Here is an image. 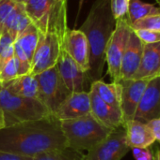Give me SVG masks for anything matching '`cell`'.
Here are the masks:
<instances>
[{
  "instance_id": "6da1fadb",
  "label": "cell",
  "mask_w": 160,
  "mask_h": 160,
  "mask_svg": "<svg viewBox=\"0 0 160 160\" xmlns=\"http://www.w3.org/2000/svg\"><path fill=\"white\" fill-rule=\"evenodd\" d=\"M66 146L60 121L53 114L40 120L5 127L0 130V151L11 155L33 158Z\"/></svg>"
},
{
  "instance_id": "7a4b0ae2",
  "label": "cell",
  "mask_w": 160,
  "mask_h": 160,
  "mask_svg": "<svg viewBox=\"0 0 160 160\" xmlns=\"http://www.w3.org/2000/svg\"><path fill=\"white\" fill-rule=\"evenodd\" d=\"M115 25L110 0H96L80 27L89 44V69L86 75L90 84L101 80L106 64L107 46Z\"/></svg>"
},
{
  "instance_id": "3957f363",
  "label": "cell",
  "mask_w": 160,
  "mask_h": 160,
  "mask_svg": "<svg viewBox=\"0 0 160 160\" xmlns=\"http://www.w3.org/2000/svg\"><path fill=\"white\" fill-rule=\"evenodd\" d=\"M60 127L67 146L83 153L105 140L112 130L101 124L91 113L75 119L60 121Z\"/></svg>"
},
{
  "instance_id": "277c9868",
  "label": "cell",
  "mask_w": 160,
  "mask_h": 160,
  "mask_svg": "<svg viewBox=\"0 0 160 160\" xmlns=\"http://www.w3.org/2000/svg\"><path fill=\"white\" fill-rule=\"evenodd\" d=\"M25 10L30 22L40 33H56L63 38L69 30L67 25V1L29 0Z\"/></svg>"
},
{
  "instance_id": "5b68a950",
  "label": "cell",
  "mask_w": 160,
  "mask_h": 160,
  "mask_svg": "<svg viewBox=\"0 0 160 160\" xmlns=\"http://www.w3.org/2000/svg\"><path fill=\"white\" fill-rule=\"evenodd\" d=\"M0 111L6 127L40 120L51 115L39 99L17 96L4 86L0 92Z\"/></svg>"
},
{
  "instance_id": "8992f818",
  "label": "cell",
  "mask_w": 160,
  "mask_h": 160,
  "mask_svg": "<svg viewBox=\"0 0 160 160\" xmlns=\"http://www.w3.org/2000/svg\"><path fill=\"white\" fill-rule=\"evenodd\" d=\"M132 31L127 17L116 20L114 31L108 40L106 50V63L108 74L112 82H119L121 80V66L124 52Z\"/></svg>"
},
{
  "instance_id": "52a82bcc",
  "label": "cell",
  "mask_w": 160,
  "mask_h": 160,
  "mask_svg": "<svg viewBox=\"0 0 160 160\" xmlns=\"http://www.w3.org/2000/svg\"><path fill=\"white\" fill-rule=\"evenodd\" d=\"M36 78L39 85L38 99L53 114L71 92L64 84L56 66L37 74Z\"/></svg>"
},
{
  "instance_id": "ba28073f",
  "label": "cell",
  "mask_w": 160,
  "mask_h": 160,
  "mask_svg": "<svg viewBox=\"0 0 160 160\" xmlns=\"http://www.w3.org/2000/svg\"><path fill=\"white\" fill-rule=\"evenodd\" d=\"M65 38L56 33H40L39 42L31 61L30 74L37 75L55 67L63 49Z\"/></svg>"
},
{
  "instance_id": "9c48e42d",
  "label": "cell",
  "mask_w": 160,
  "mask_h": 160,
  "mask_svg": "<svg viewBox=\"0 0 160 160\" xmlns=\"http://www.w3.org/2000/svg\"><path fill=\"white\" fill-rule=\"evenodd\" d=\"M124 126L112 129L108 136L85 154V160H122L129 152Z\"/></svg>"
},
{
  "instance_id": "30bf717a",
  "label": "cell",
  "mask_w": 160,
  "mask_h": 160,
  "mask_svg": "<svg viewBox=\"0 0 160 160\" xmlns=\"http://www.w3.org/2000/svg\"><path fill=\"white\" fill-rule=\"evenodd\" d=\"M56 67L64 84L71 93L84 91L89 92L87 90V85L90 84V82H88L86 72L69 56L63 49L60 52Z\"/></svg>"
},
{
  "instance_id": "8fae6325",
  "label": "cell",
  "mask_w": 160,
  "mask_h": 160,
  "mask_svg": "<svg viewBox=\"0 0 160 160\" xmlns=\"http://www.w3.org/2000/svg\"><path fill=\"white\" fill-rule=\"evenodd\" d=\"M148 80H121V112L124 123L134 120V116L148 83Z\"/></svg>"
},
{
  "instance_id": "7c38bea8",
  "label": "cell",
  "mask_w": 160,
  "mask_h": 160,
  "mask_svg": "<svg viewBox=\"0 0 160 160\" xmlns=\"http://www.w3.org/2000/svg\"><path fill=\"white\" fill-rule=\"evenodd\" d=\"M160 117V76L149 80L137 108L134 120L149 123Z\"/></svg>"
},
{
  "instance_id": "4fadbf2b",
  "label": "cell",
  "mask_w": 160,
  "mask_h": 160,
  "mask_svg": "<svg viewBox=\"0 0 160 160\" xmlns=\"http://www.w3.org/2000/svg\"><path fill=\"white\" fill-rule=\"evenodd\" d=\"M91 114L89 92L71 93L59 105L53 115L58 121L71 120Z\"/></svg>"
},
{
  "instance_id": "5bb4252c",
  "label": "cell",
  "mask_w": 160,
  "mask_h": 160,
  "mask_svg": "<svg viewBox=\"0 0 160 160\" xmlns=\"http://www.w3.org/2000/svg\"><path fill=\"white\" fill-rule=\"evenodd\" d=\"M63 50L87 73L89 69V44L86 35L80 30H68L63 41Z\"/></svg>"
},
{
  "instance_id": "9a60e30c",
  "label": "cell",
  "mask_w": 160,
  "mask_h": 160,
  "mask_svg": "<svg viewBox=\"0 0 160 160\" xmlns=\"http://www.w3.org/2000/svg\"><path fill=\"white\" fill-rule=\"evenodd\" d=\"M89 95L91 102V113L101 124L110 129H115L124 125L122 112L103 101L91 87L90 88Z\"/></svg>"
},
{
  "instance_id": "2e32d148",
  "label": "cell",
  "mask_w": 160,
  "mask_h": 160,
  "mask_svg": "<svg viewBox=\"0 0 160 160\" xmlns=\"http://www.w3.org/2000/svg\"><path fill=\"white\" fill-rule=\"evenodd\" d=\"M143 45L144 44L132 30L122 60L121 80L133 79L135 76L141 61Z\"/></svg>"
},
{
  "instance_id": "e0dca14e",
  "label": "cell",
  "mask_w": 160,
  "mask_h": 160,
  "mask_svg": "<svg viewBox=\"0 0 160 160\" xmlns=\"http://www.w3.org/2000/svg\"><path fill=\"white\" fill-rule=\"evenodd\" d=\"M159 76L160 42L144 44L141 61L133 79L149 81Z\"/></svg>"
},
{
  "instance_id": "ac0fdd59",
  "label": "cell",
  "mask_w": 160,
  "mask_h": 160,
  "mask_svg": "<svg viewBox=\"0 0 160 160\" xmlns=\"http://www.w3.org/2000/svg\"><path fill=\"white\" fill-rule=\"evenodd\" d=\"M124 127L125 128L127 144L130 149L147 148L157 142L153 130L147 123L132 120L125 123Z\"/></svg>"
},
{
  "instance_id": "d6986e66",
  "label": "cell",
  "mask_w": 160,
  "mask_h": 160,
  "mask_svg": "<svg viewBox=\"0 0 160 160\" xmlns=\"http://www.w3.org/2000/svg\"><path fill=\"white\" fill-rule=\"evenodd\" d=\"M3 86L17 96L38 99L39 85L36 75L30 73L20 75L9 82L3 83Z\"/></svg>"
},
{
  "instance_id": "ffe728a7",
  "label": "cell",
  "mask_w": 160,
  "mask_h": 160,
  "mask_svg": "<svg viewBox=\"0 0 160 160\" xmlns=\"http://www.w3.org/2000/svg\"><path fill=\"white\" fill-rule=\"evenodd\" d=\"M91 87L103 101L121 112V84L119 82L107 83L103 80H98L93 82Z\"/></svg>"
},
{
  "instance_id": "44dd1931",
  "label": "cell",
  "mask_w": 160,
  "mask_h": 160,
  "mask_svg": "<svg viewBox=\"0 0 160 160\" xmlns=\"http://www.w3.org/2000/svg\"><path fill=\"white\" fill-rule=\"evenodd\" d=\"M30 23L31 22L25 10V5L17 4L16 8L12 10V12L9 14L8 18L7 19L4 25L3 32L9 34V36L15 41L18 36Z\"/></svg>"
},
{
  "instance_id": "7402d4cb",
  "label": "cell",
  "mask_w": 160,
  "mask_h": 160,
  "mask_svg": "<svg viewBox=\"0 0 160 160\" xmlns=\"http://www.w3.org/2000/svg\"><path fill=\"white\" fill-rule=\"evenodd\" d=\"M40 38V31L38 28L31 22L15 39L16 42L21 49L25 52L30 62L32 61L34 52L36 51L38 42Z\"/></svg>"
},
{
  "instance_id": "603a6c76",
  "label": "cell",
  "mask_w": 160,
  "mask_h": 160,
  "mask_svg": "<svg viewBox=\"0 0 160 160\" xmlns=\"http://www.w3.org/2000/svg\"><path fill=\"white\" fill-rule=\"evenodd\" d=\"M160 8L156 7L154 4L144 3L141 0H129L128 10H127V20L130 25L137 20L143 18L152 14H159Z\"/></svg>"
},
{
  "instance_id": "cb8c5ba5",
  "label": "cell",
  "mask_w": 160,
  "mask_h": 160,
  "mask_svg": "<svg viewBox=\"0 0 160 160\" xmlns=\"http://www.w3.org/2000/svg\"><path fill=\"white\" fill-rule=\"evenodd\" d=\"M32 160H85V154L66 146L36 155Z\"/></svg>"
},
{
  "instance_id": "d4e9b609",
  "label": "cell",
  "mask_w": 160,
  "mask_h": 160,
  "mask_svg": "<svg viewBox=\"0 0 160 160\" xmlns=\"http://www.w3.org/2000/svg\"><path fill=\"white\" fill-rule=\"evenodd\" d=\"M14 56V40L9 34L3 32L0 35V71L3 67Z\"/></svg>"
},
{
  "instance_id": "484cf974",
  "label": "cell",
  "mask_w": 160,
  "mask_h": 160,
  "mask_svg": "<svg viewBox=\"0 0 160 160\" xmlns=\"http://www.w3.org/2000/svg\"><path fill=\"white\" fill-rule=\"evenodd\" d=\"M131 28L132 30L147 29V30L160 31V13L148 15L137 20L131 24Z\"/></svg>"
},
{
  "instance_id": "4316f807",
  "label": "cell",
  "mask_w": 160,
  "mask_h": 160,
  "mask_svg": "<svg viewBox=\"0 0 160 160\" xmlns=\"http://www.w3.org/2000/svg\"><path fill=\"white\" fill-rule=\"evenodd\" d=\"M19 76V64L15 56H13L1 69L0 80L6 83Z\"/></svg>"
},
{
  "instance_id": "83f0119b",
  "label": "cell",
  "mask_w": 160,
  "mask_h": 160,
  "mask_svg": "<svg viewBox=\"0 0 160 160\" xmlns=\"http://www.w3.org/2000/svg\"><path fill=\"white\" fill-rule=\"evenodd\" d=\"M14 56L16 57L19 64V76L30 73L31 62L25 53V52L16 42H14Z\"/></svg>"
},
{
  "instance_id": "f1b7e54d",
  "label": "cell",
  "mask_w": 160,
  "mask_h": 160,
  "mask_svg": "<svg viewBox=\"0 0 160 160\" xmlns=\"http://www.w3.org/2000/svg\"><path fill=\"white\" fill-rule=\"evenodd\" d=\"M17 3L13 0H0V35L3 33L4 25L9 14L16 8Z\"/></svg>"
},
{
  "instance_id": "f546056e",
  "label": "cell",
  "mask_w": 160,
  "mask_h": 160,
  "mask_svg": "<svg viewBox=\"0 0 160 160\" xmlns=\"http://www.w3.org/2000/svg\"><path fill=\"white\" fill-rule=\"evenodd\" d=\"M133 31L143 44H153V43L160 42V31L147 30V29L133 30Z\"/></svg>"
},
{
  "instance_id": "4dcf8cb0",
  "label": "cell",
  "mask_w": 160,
  "mask_h": 160,
  "mask_svg": "<svg viewBox=\"0 0 160 160\" xmlns=\"http://www.w3.org/2000/svg\"><path fill=\"white\" fill-rule=\"evenodd\" d=\"M129 0H110V8L115 20L124 18L127 14Z\"/></svg>"
},
{
  "instance_id": "1f68e13d",
  "label": "cell",
  "mask_w": 160,
  "mask_h": 160,
  "mask_svg": "<svg viewBox=\"0 0 160 160\" xmlns=\"http://www.w3.org/2000/svg\"><path fill=\"white\" fill-rule=\"evenodd\" d=\"M133 156L136 160H153V153L149 147L147 148H132Z\"/></svg>"
},
{
  "instance_id": "d6a6232c",
  "label": "cell",
  "mask_w": 160,
  "mask_h": 160,
  "mask_svg": "<svg viewBox=\"0 0 160 160\" xmlns=\"http://www.w3.org/2000/svg\"><path fill=\"white\" fill-rule=\"evenodd\" d=\"M147 124L152 128L153 133H154V135L156 137V140L160 142V117L157 118V119H155V120L149 122V123H147Z\"/></svg>"
},
{
  "instance_id": "836d02e7",
  "label": "cell",
  "mask_w": 160,
  "mask_h": 160,
  "mask_svg": "<svg viewBox=\"0 0 160 160\" xmlns=\"http://www.w3.org/2000/svg\"><path fill=\"white\" fill-rule=\"evenodd\" d=\"M0 160H32V158L11 155V154H8V153L0 151Z\"/></svg>"
},
{
  "instance_id": "e575fe53",
  "label": "cell",
  "mask_w": 160,
  "mask_h": 160,
  "mask_svg": "<svg viewBox=\"0 0 160 160\" xmlns=\"http://www.w3.org/2000/svg\"><path fill=\"white\" fill-rule=\"evenodd\" d=\"M5 127H6V125H5L4 116H3V113H2V112L0 111V130H1V129H3Z\"/></svg>"
},
{
  "instance_id": "d590c367",
  "label": "cell",
  "mask_w": 160,
  "mask_h": 160,
  "mask_svg": "<svg viewBox=\"0 0 160 160\" xmlns=\"http://www.w3.org/2000/svg\"><path fill=\"white\" fill-rule=\"evenodd\" d=\"M153 160H160V148L157 150V152L155 153L154 157H153Z\"/></svg>"
},
{
  "instance_id": "8d00e7d4",
  "label": "cell",
  "mask_w": 160,
  "mask_h": 160,
  "mask_svg": "<svg viewBox=\"0 0 160 160\" xmlns=\"http://www.w3.org/2000/svg\"><path fill=\"white\" fill-rule=\"evenodd\" d=\"M14 2H16L17 4H21V5H25L29 0H13Z\"/></svg>"
},
{
  "instance_id": "74e56055",
  "label": "cell",
  "mask_w": 160,
  "mask_h": 160,
  "mask_svg": "<svg viewBox=\"0 0 160 160\" xmlns=\"http://www.w3.org/2000/svg\"><path fill=\"white\" fill-rule=\"evenodd\" d=\"M2 88H3V82H2V81L0 80V92H1V90H2Z\"/></svg>"
},
{
  "instance_id": "f35d334b",
  "label": "cell",
  "mask_w": 160,
  "mask_h": 160,
  "mask_svg": "<svg viewBox=\"0 0 160 160\" xmlns=\"http://www.w3.org/2000/svg\"><path fill=\"white\" fill-rule=\"evenodd\" d=\"M156 1H157V3L158 4V7L160 8V0H156Z\"/></svg>"
},
{
  "instance_id": "ab89813d",
  "label": "cell",
  "mask_w": 160,
  "mask_h": 160,
  "mask_svg": "<svg viewBox=\"0 0 160 160\" xmlns=\"http://www.w3.org/2000/svg\"><path fill=\"white\" fill-rule=\"evenodd\" d=\"M82 1H83V0H81V2H82Z\"/></svg>"
},
{
  "instance_id": "60d3db41",
  "label": "cell",
  "mask_w": 160,
  "mask_h": 160,
  "mask_svg": "<svg viewBox=\"0 0 160 160\" xmlns=\"http://www.w3.org/2000/svg\"><path fill=\"white\" fill-rule=\"evenodd\" d=\"M65 1H67V0H65Z\"/></svg>"
}]
</instances>
